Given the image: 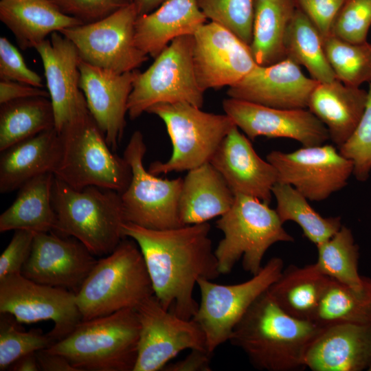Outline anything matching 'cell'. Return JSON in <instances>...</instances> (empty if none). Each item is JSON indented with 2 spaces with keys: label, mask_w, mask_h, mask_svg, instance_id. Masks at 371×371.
<instances>
[{
  "label": "cell",
  "mask_w": 371,
  "mask_h": 371,
  "mask_svg": "<svg viewBox=\"0 0 371 371\" xmlns=\"http://www.w3.org/2000/svg\"><path fill=\"white\" fill-rule=\"evenodd\" d=\"M125 237L138 245L162 306L190 319L199 304L193 297L197 280H213L221 273L206 223L154 229L125 222Z\"/></svg>",
  "instance_id": "cell-1"
},
{
  "label": "cell",
  "mask_w": 371,
  "mask_h": 371,
  "mask_svg": "<svg viewBox=\"0 0 371 371\" xmlns=\"http://www.w3.org/2000/svg\"><path fill=\"white\" fill-rule=\"evenodd\" d=\"M322 329L288 315L267 290L237 323L229 341L258 369L293 371L306 368V350Z\"/></svg>",
  "instance_id": "cell-2"
},
{
  "label": "cell",
  "mask_w": 371,
  "mask_h": 371,
  "mask_svg": "<svg viewBox=\"0 0 371 371\" xmlns=\"http://www.w3.org/2000/svg\"><path fill=\"white\" fill-rule=\"evenodd\" d=\"M52 205L53 232L76 238L94 256L111 254L126 238L121 196L115 190L97 186L76 190L54 176Z\"/></svg>",
  "instance_id": "cell-3"
},
{
  "label": "cell",
  "mask_w": 371,
  "mask_h": 371,
  "mask_svg": "<svg viewBox=\"0 0 371 371\" xmlns=\"http://www.w3.org/2000/svg\"><path fill=\"white\" fill-rule=\"evenodd\" d=\"M139 322L135 308L82 320L47 348L66 357L77 371H133Z\"/></svg>",
  "instance_id": "cell-4"
},
{
  "label": "cell",
  "mask_w": 371,
  "mask_h": 371,
  "mask_svg": "<svg viewBox=\"0 0 371 371\" xmlns=\"http://www.w3.org/2000/svg\"><path fill=\"white\" fill-rule=\"evenodd\" d=\"M155 295L137 244L124 238L109 254L97 260L79 291L76 304L82 320L135 308Z\"/></svg>",
  "instance_id": "cell-5"
},
{
  "label": "cell",
  "mask_w": 371,
  "mask_h": 371,
  "mask_svg": "<svg viewBox=\"0 0 371 371\" xmlns=\"http://www.w3.org/2000/svg\"><path fill=\"white\" fill-rule=\"evenodd\" d=\"M61 154L54 175L76 190L97 186L120 194L132 176L126 159L113 152L88 109L60 133Z\"/></svg>",
  "instance_id": "cell-6"
},
{
  "label": "cell",
  "mask_w": 371,
  "mask_h": 371,
  "mask_svg": "<svg viewBox=\"0 0 371 371\" xmlns=\"http://www.w3.org/2000/svg\"><path fill=\"white\" fill-rule=\"evenodd\" d=\"M269 204L252 196L235 194L231 208L216 221V227L223 234L214 249L221 274L230 273L242 257L243 269L256 275L272 245L294 240Z\"/></svg>",
  "instance_id": "cell-7"
},
{
  "label": "cell",
  "mask_w": 371,
  "mask_h": 371,
  "mask_svg": "<svg viewBox=\"0 0 371 371\" xmlns=\"http://www.w3.org/2000/svg\"><path fill=\"white\" fill-rule=\"evenodd\" d=\"M146 113L164 122L172 146L168 161L150 164L148 170L155 175L188 171L210 162L223 139L236 126L225 113L205 112L188 102L157 104Z\"/></svg>",
  "instance_id": "cell-8"
},
{
  "label": "cell",
  "mask_w": 371,
  "mask_h": 371,
  "mask_svg": "<svg viewBox=\"0 0 371 371\" xmlns=\"http://www.w3.org/2000/svg\"><path fill=\"white\" fill-rule=\"evenodd\" d=\"M193 35L172 40L144 71H137L127 104L135 120L157 104L188 102L201 108L204 92L196 81Z\"/></svg>",
  "instance_id": "cell-9"
},
{
  "label": "cell",
  "mask_w": 371,
  "mask_h": 371,
  "mask_svg": "<svg viewBox=\"0 0 371 371\" xmlns=\"http://www.w3.org/2000/svg\"><path fill=\"white\" fill-rule=\"evenodd\" d=\"M146 153L143 135L136 131L123 154L132 172L128 187L120 194L126 222L154 229L183 226L179 201L183 179H162L150 172L143 163Z\"/></svg>",
  "instance_id": "cell-10"
},
{
  "label": "cell",
  "mask_w": 371,
  "mask_h": 371,
  "mask_svg": "<svg viewBox=\"0 0 371 371\" xmlns=\"http://www.w3.org/2000/svg\"><path fill=\"white\" fill-rule=\"evenodd\" d=\"M283 270L280 258H271L245 282L235 284H217L200 278L197 286L200 302L192 318L203 330L209 353L229 341L232 331L253 302L279 278Z\"/></svg>",
  "instance_id": "cell-11"
},
{
  "label": "cell",
  "mask_w": 371,
  "mask_h": 371,
  "mask_svg": "<svg viewBox=\"0 0 371 371\" xmlns=\"http://www.w3.org/2000/svg\"><path fill=\"white\" fill-rule=\"evenodd\" d=\"M137 16L132 2L100 20L60 33L74 43L81 60L117 73L131 71L148 58L135 43Z\"/></svg>",
  "instance_id": "cell-12"
},
{
  "label": "cell",
  "mask_w": 371,
  "mask_h": 371,
  "mask_svg": "<svg viewBox=\"0 0 371 371\" xmlns=\"http://www.w3.org/2000/svg\"><path fill=\"white\" fill-rule=\"evenodd\" d=\"M0 313L12 315L18 323L52 321L48 333L56 342L82 321L75 293L34 282L21 273L0 279Z\"/></svg>",
  "instance_id": "cell-13"
},
{
  "label": "cell",
  "mask_w": 371,
  "mask_h": 371,
  "mask_svg": "<svg viewBox=\"0 0 371 371\" xmlns=\"http://www.w3.org/2000/svg\"><path fill=\"white\" fill-rule=\"evenodd\" d=\"M135 309L139 335L133 371L162 370L184 350H207L205 336L200 326L192 319L181 318L164 308L155 295Z\"/></svg>",
  "instance_id": "cell-14"
},
{
  "label": "cell",
  "mask_w": 371,
  "mask_h": 371,
  "mask_svg": "<svg viewBox=\"0 0 371 371\" xmlns=\"http://www.w3.org/2000/svg\"><path fill=\"white\" fill-rule=\"evenodd\" d=\"M267 160L276 168L278 182L295 188L308 200L321 201L347 185L354 163L329 144L290 153L273 150Z\"/></svg>",
  "instance_id": "cell-15"
},
{
  "label": "cell",
  "mask_w": 371,
  "mask_h": 371,
  "mask_svg": "<svg viewBox=\"0 0 371 371\" xmlns=\"http://www.w3.org/2000/svg\"><path fill=\"white\" fill-rule=\"evenodd\" d=\"M193 36L194 72L203 92L235 85L257 65L250 46L215 22L204 23Z\"/></svg>",
  "instance_id": "cell-16"
},
{
  "label": "cell",
  "mask_w": 371,
  "mask_h": 371,
  "mask_svg": "<svg viewBox=\"0 0 371 371\" xmlns=\"http://www.w3.org/2000/svg\"><path fill=\"white\" fill-rule=\"evenodd\" d=\"M78 240L54 232L34 233L21 273L25 278L76 293L97 262Z\"/></svg>",
  "instance_id": "cell-17"
},
{
  "label": "cell",
  "mask_w": 371,
  "mask_h": 371,
  "mask_svg": "<svg viewBox=\"0 0 371 371\" xmlns=\"http://www.w3.org/2000/svg\"><path fill=\"white\" fill-rule=\"evenodd\" d=\"M223 108L250 140L284 137L313 146L330 139L326 127L306 109L273 108L232 98L223 101Z\"/></svg>",
  "instance_id": "cell-18"
},
{
  "label": "cell",
  "mask_w": 371,
  "mask_h": 371,
  "mask_svg": "<svg viewBox=\"0 0 371 371\" xmlns=\"http://www.w3.org/2000/svg\"><path fill=\"white\" fill-rule=\"evenodd\" d=\"M137 71L117 73L80 58V89L89 113L113 152L124 134L128 100Z\"/></svg>",
  "instance_id": "cell-19"
},
{
  "label": "cell",
  "mask_w": 371,
  "mask_h": 371,
  "mask_svg": "<svg viewBox=\"0 0 371 371\" xmlns=\"http://www.w3.org/2000/svg\"><path fill=\"white\" fill-rule=\"evenodd\" d=\"M319 82L306 77L289 58L276 63L256 65L243 79L229 87V98L278 109H307Z\"/></svg>",
  "instance_id": "cell-20"
},
{
  "label": "cell",
  "mask_w": 371,
  "mask_h": 371,
  "mask_svg": "<svg viewBox=\"0 0 371 371\" xmlns=\"http://www.w3.org/2000/svg\"><path fill=\"white\" fill-rule=\"evenodd\" d=\"M34 49L43 63L55 128L60 133L87 108L79 87L78 52L70 40L58 32Z\"/></svg>",
  "instance_id": "cell-21"
},
{
  "label": "cell",
  "mask_w": 371,
  "mask_h": 371,
  "mask_svg": "<svg viewBox=\"0 0 371 371\" xmlns=\"http://www.w3.org/2000/svg\"><path fill=\"white\" fill-rule=\"evenodd\" d=\"M234 193L269 203L278 182L274 166L262 159L250 139L235 126L223 139L210 161Z\"/></svg>",
  "instance_id": "cell-22"
},
{
  "label": "cell",
  "mask_w": 371,
  "mask_h": 371,
  "mask_svg": "<svg viewBox=\"0 0 371 371\" xmlns=\"http://www.w3.org/2000/svg\"><path fill=\"white\" fill-rule=\"evenodd\" d=\"M371 363V324L322 328L308 346L305 368L312 371H361Z\"/></svg>",
  "instance_id": "cell-23"
},
{
  "label": "cell",
  "mask_w": 371,
  "mask_h": 371,
  "mask_svg": "<svg viewBox=\"0 0 371 371\" xmlns=\"http://www.w3.org/2000/svg\"><path fill=\"white\" fill-rule=\"evenodd\" d=\"M207 19L197 0H166L153 11L137 16L136 45L155 58L175 38L194 35Z\"/></svg>",
  "instance_id": "cell-24"
},
{
  "label": "cell",
  "mask_w": 371,
  "mask_h": 371,
  "mask_svg": "<svg viewBox=\"0 0 371 371\" xmlns=\"http://www.w3.org/2000/svg\"><path fill=\"white\" fill-rule=\"evenodd\" d=\"M60 154L61 137L55 128L39 133L1 151L0 192H11L37 176L53 173Z\"/></svg>",
  "instance_id": "cell-25"
},
{
  "label": "cell",
  "mask_w": 371,
  "mask_h": 371,
  "mask_svg": "<svg viewBox=\"0 0 371 371\" xmlns=\"http://www.w3.org/2000/svg\"><path fill=\"white\" fill-rule=\"evenodd\" d=\"M368 91L337 79L319 82L307 108L326 127L330 139L341 147L350 137L363 113Z\"/></svg>",
  "instance_id": "cell-26"
},
{
  "label": "cell",
  "mask_w": 371,
  "mask_h": 371,
  "mask_svg": "<svg viewBox=\"0 0 371 371\" xmlns=\"http://www.w3.org/2000/svg\"><path fill=\"white\" fill-rule=\"evenodd\" d=\"M235 194L221 174L210 162L188 171L179 201L183 225L206 223L225 214Z\"/></svg>",
  "instance_id": "cell-27"
},
{
  "label": "cell",
  "mask_w": 371,
  "mask_h": 371,
  "mask_svg": "<svg viewBox=\"0 0 371 371\" xmlns=\"http://www.w3.org/2000/svg\"><path fill=\"white\" fill-rule=\"evenodd\" d=\"M0 19L23 50L35 48L53 32L84 23L52 0H1Z\"/></svg>",
  "instance_id": "cell-28"
},
{
  "label": "cell",
  "mask_w": 371,
  "mask_h": 371,
  "mask_svg": "<svg viewBox=\"0 0 371 371\" xmlns=\"http://www.w3.org/2000/svg\"><path fill=\"white\" fill-rule=\"evenodd\" d=\"M54 175L37 176L19 189L12 205L0 216V232L25 229L38 232H53L56 216L52 205Z\"/></svg>",
  "instance_id": "cell-29"
},
{
  "label": "cell",
  "mask_w": 371,
  "mask_h": 371,
  "mask_svg": "<svg viewBox=\"0 0 371 371\" xmlns=\"http://www.w3.org/2000/svg\"><path fill=\"white\" fill-rule=\"evenodd\" d=\"M330 278L314 264L303 267L290 265L269 287L268 293L288 315L311 321Z\"/></svg>",
  "instance_id": "cell-30"
},
{
  "label": "cell",
  "mask_w": 371,
  "mask_h": 371,
  "mask_svg": "<svg viewBox=\"0 0 371 371\" xmlns=\"http://www.w3.org/2000/svg\"><path fill=\"white\" fill-rule=\"evenodd\" d=\"M297 0H255L250 49L257 65L265 66L286 58L284 39Z\"/></svg>",
  "instance_id": "cell-31"
},
{
  "label": "cell",
  "mask_w": 371,
  "mask_h": 371,
  "mask_svg": "<svg viewBox=\"0 0 371 371\" xmlns=\"http://www.w3.org/2000/svg\"><path fill=\"white\" fill-rule=\"evenodd\" d=\"M325 328L340 324H371V278L355 289L330 279L312 319Z\"/></svg>",
  "instance_id": "cell-32"
},
{
  "label": "cell",
  "mask_w": 371,
  "mask_h": 371,
  "mask_svg": "<svg viewBox=\"0 0 371 371\" xmlns=\"http://www.w3.org/2000/svg\"><path fill=\"white\" fill-rule=\"evenodd\" d=\"M53 128H55L53 108L46 97L28 98L1 104L0 152Z\"/></svg>",
  "instance_id": "cell-33"
},
{
  "label": "cell",
  "mask_w": 371,
  "mask_h": 371,
  "mask_svg": "<svg viewBox=\"0 0 371 371\" xmlns=\"http://www.w3.org/2000/svg\"><path fill=\"white\" fill-rule=\"evenodd\" d=\"M286 58L304 66L311 78L319 82L337 79L326 58L322 37L301 9H297L284 39Z\"/></svg>",
  "instance_id": "cell-34"
},
{
  "label": "cell",
  "mask_w": 371,
  "mask_h": 371,
  "mask_svg": "<svg viewBox=\"0 0 371 371\" xmlns=\"http://www.w3.org/2000/svg\"><path fill=\"white\" fill-rule=\"evenodd\" d=\"M276 200V211L284 223L291 221L316 246L331 238L341 227V217H324L309 204L308 199L293 186L277 182L272 188Z\"/></svg>",
  "instance_id": "cell-35"
},
{
  "label": "cell",
  "mask_w": 371,
  "mask_h": 371,
  "mask_svg": "<svg viewBox=\"0 0 371 371\" xmlns=\"http://www.w3.org/2000/svg\"><path fill=\"white\" fill-rule=\"evenodd\" d=\"M317 248V259L314 265L322 274L355 289L363 286L364 276L358 272L359 247L349 228L342 225Z\"/></svg>",
  "instance_id": "cell-36"
},
{
  "label": "cell",
  "mask_w": 371,
  "mask_h": 371,
  "mask_svg": "<svg viewBox=\"0 0 371 371\" xmlns=\"http://www.w3.org/2000/svg\"><path fill=\"white\" fill-rule=\"evenodd\" d=\"M322 43L337 80L352 87L371 80V43H352L331 34Z\"/></svg>",
  "instance_id": "cell-37"
},
{
  "label": "cell",
  "mask_w": 371,
  "mask_h": 371,
  "mask_svg": "<svg viewBox=\"0 0 371 371\" xmlns=\"http://www.w3.org/2000/svg\"><path fill=\"white\" fill-rule=\"evenodd\" d=\"M8 313H1L0 319V370L3 371L22 357L49 348L56 341L41 330L27 332L19 329L16 319Z\"/></svg>",
  "instance_id": "cell-38"
},
{
  "label": "cell",
  "mask_w": 371,
  "mask_h": 371,
  "mask_svg": "<svg viewBox=\"0 0 371 371\" xmlns=\"http://www.w3.org/2000/svg\"><path fill=\"white\" fill-rule=\"evenodd\" d=\"M207 19L227 28L250 45L255 0H197Z\"/></svg>",
  "instance_id": "cell-39"
},
{
  "label": "cell",
  "mask_w": 371,
  "mask_h": 371,
  "mask_svg": "<svg viewBox=\"0 0 371 371\" xmlns=\"http://www.w3.org/2000/svg\"><path fill=\"white\" fill-rule=\"evenodd\" d=\"M362 117L350 137L339 151L354 163L353 175L359 181H366L371 171V80Z\"/></svg>",
  "instance_id": "cell-40"
},
{
  "label": "cell",
  "mask_w": 371,
  "mask_h": 371,
  "mask_svg": "<svg viewBox=\"0 0 371 371\" xmlns=\"http://www.w3.org/2000/svg\"><path fill=\"white\" fill-rule=\"evenodd\" d=\"M371 27V0H346L331 27L330 34L360 44L368 42Z\"/></svg>",
  "instance_id": "cell-41"
},
{
  "label": "cell",
  "mask_w": 371,
  "mask_h": 371,
  "mask_svg": "<svg viewBox=\"0 0 371 371\" xmlns=\"http://www.w3.org/2000/svg\"><path fill=\"white\" fill-rule=\"evenodd\" d=\"M0 78L43 87L42 78L27 66L18 49L4 36L0 38Z\"/></svg>",
  "instance_id": "cell-42"
},
{
  "label": "cell",
  "mask_w": 371,
  "mask_h": 371,
  "mask_svg": "<svg viewBox=\"0 0 371 371\" xmlns=\"http://www.w3.org/2000/svg\"><path fill=\"white\" fill-rule=\"evenodd\" d=\"M64 13L84 23L100 20L133 0H52Z\"/></svg>",
  "instance_id": "cell-43"
},
{
  "label": "cell",
  "mask_w": 371,
  "mask_h": 371,
  "mask_svg": "<svg viewBox=\"0 0 371 371\" xmlns=\"http://www.w3.org/2000/svg\"><path fill=\"white\" fill-rule=\"evenodd\" d=\"M34 232L15 230L9 244L0 256V279L16 273H21L23 265L28 258Z\"/></svg>",
  "instance_id": "cell-44"
},
{
  "label": "cell",
  "mask_w": 371,
  "mask_h": 371,
  "mask_svg": "<svg viewBox=\"0 0 371 371\" xmlns=\"http://www.w3.org/2000/svg\"><path fill=\"white\" fill-rule=\"evenodd\" d=\"M345 1L297 0V3L323 38L330 34L333 23Z\"/></svg>",
  "instance_id": "cell-45"
},
{
  "label": "cell",
  "mask_w": 371,
  "mask_h": 371,
  "mask_svg": "<svg viewBox=\"0 0 371 371\" xmlns=\"http://www.w3.org/2000/svg\"><path fill=\"white\" fill-rule=\"evenodd\" d=\"M34 97H49L48 91L32 85L12 81L0 80V104L12 100Z\"/></svg>",
  "instance_id": "cell-46"
},
{
  "label": "cell",
  "mask_w": 371,
  "mask_h": 371,
  "mask_svg": "<svg viewBox=\"0 0 371 371\" xmlns=\"http://www.w3.org/2000/svg\"><path fill=\"white\" fill-rule=\"evenodd\" d=\"M185 359L175 363H168L164 371H210V359L212 354L207 350L192 349Z\"/></svg>",
  "instance_id": "cell-47"
},
{
  "label": "cell",
  "mask_w": 371,
  "mask_h": 371,
  "mask_svg": "<svg viewBox=\"0 0 371 371\" xmlns=\"http://www.w3.org/2000/svg\"><path fill=\"white\" fill-rule=\"evenodd\" d=\"M40 370L77 371L64 356L50 352L47 348L35 352Z\"/></svg>",
  "instance_id": "cell-48"
},
{
  "label": "cell",
  "mask_w": 371,
  "mask_h": 371,
  "mask_svg": "<svg viewBox=\"0 0 371 371\" xmlns=\"http://www.w3.org/2000/svg\"><path fill=\"white\" fill-rule=\"evenodd\" d=\"M14 371H38L40 368L35 352L25 355L14 362L11 366Z\"/></svg>",
  "instance_id": "cell-49"
},
{
  "label": "cell",
  "mask_w": 371,
  "mask_h": 371,
  "mask_svg": "<svg viewBox=\"0 0 371 371\" xmlns=\"http://www.w3.org/2000/svg\"><path fill=\"white\" fill-rule=\"evenodd\" d=\"M166 0H133L138 16L148 14L159 7Z\"/></svg>",
  "instance_id": "cell-50"
},
{
  "label": "cell",
  "mask_w": 371,
  "mask_h": 371,
  "mask_svg": "<svg viewBox=\"0 0 371 371\" xmlns=\"http://www.w3.org/2000/svg\"><path fill=\"white\" fill-rule=\"evenodd\" d=\"M367 369L368 370L371 371V363L370 364V366H368Z\"/></svg>",
  "instance_id": "cell-51"
}]
</instances>
